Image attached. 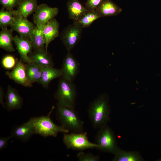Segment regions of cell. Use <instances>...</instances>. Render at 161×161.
<instances>
[{"label":"cell","mask_w":161,"mask_h":161,"mask_svg":"<svg viewBox=\"0 0 161 161\" xmlns=\"http://www.w3.org/2000/svg\"><path fill=\"white\" fill-rule=\"evenodd\" d=\"M89 117L95 129L106 125L109 119L110 109L107 97L104 94L98 95L90 103L88 109Z\"/></svg>","instance_id":"cell-1"},{"label":"cell","mask_w":161,"mask_h":161,"mask_svg":"<svg viewBox=\"0 0 161 161\" xmlns=\"http://www.w3.org/2000/svg\"><path fill=\"white\" fill-rule=\"evenodd\" d=\"M57 114L61 126L71 132H82L84 122L80 120L74 108L58 104Z\"/></svg>","instance_id":"cell-2"},{"label":"cell","mask_w":161,"mask_h":161,"mask_svg":"<svg viewBox=\"0 0 161 161\" xmlns=\"http://www.w3.org/2000/svg\"><path fill=\"white\" fill-rule=\"evenodd\" d=\"M54 107V106L52 107L47 116L33 117L35 134L44 137H55L59 132H69L68 130L61 125L56 124L51 119L50 115Z\"/></svg>","instance_id":"cell-3"},{"label":"cell","mask_w":161,"mask_h":161,"mask_svg":"<svg viewBox=\"0 0 161 161\" xmlns=\"http://www.w3.org/2000/svg\"><path fill=\"white\" fill-rule=\"evenodd\" d=\"M76 96V89L73 82L61 77L55 95L58 104L64 106L75 108Z\"/></svg>","instance_id":"cell-4"},{"label":"cell","mask_w":161,"mask_h":161,"mask_svg":"<svg viewBox=\"0 0 161 161\" xmlns=\"http://www.w3.org/2000/svg\"><path fill=\"white\" fill-rule=\"evenodd\" d=\"M63 140L68 149L83 151L98 148L96 143H92L89 140L87 133L86 132L64 133Z\"/></svg>","instance_id":"cell-5"},{"label":"cell","mask_w":161,"mask_h":161,"mask_svg":"<svg viewBox=\"0 0 161 161\" xmlns=\"http://www.w3.org/2000/svg\"><path fill=\"white\" fill-rule=\"evenodd\" d=\"M99 129L95 138L97 149L114 154L118 147L113 132L106 125Z\"/></svg>","instance_id":"cell-6"},{"label":"cell","mask_w":161,"mask_h":161,"mask_svg":"<svg viewBox=\"0 0 161 161\" xmlns=\"http://www.w3.org/2000/svg\"><path fill=\"white\" fill-rule=\"evenodd\" d=\"M83 28L76 21L65 28L61 32L60 37L68 52H70L80 40Z\"/></svg>","instance_id":"cell-7"},{"label":"cell","mask_w":161,"mask_h":161,"mask_svg":"<svg viewBox=\"0 0 161 161\" xmlns=\"http://www.w3.org/2000/svg\"><path fill=\"white\" fill-rule=\"evenodd\" d=\"M58 12L59 9L56 7H51L45 4L38 5L33 13L34 24L38 27L43 28L47 22L55 18Z\"/></svg>","instance_id":"cell-8"},{"label":"cell","mask_w":161,"mask_h":161,"mask_svg":"<svg viewBox=\"0 0 161 161\" xmlns=\"http://www.w3.org/2000/svg\"><path fill=\"white\" fill-rule=\"evenodd\" d=\"M80 65L78 61L70 52H68L64 58L60 69L61 77L67 80L73 82L79 72Z\"/></svg>","instance_id":"cell-9"},{"label":"cell","mask_w":161,"mask_h":161,"mask_svg":"<svg viewBox=\"0 0 161 161\" xmlns=\"http://www.w3.org/2000/svg\"><path fill=\"white\" fill-rule=\"evenodd\" d=\"M20 58L16 66L10 72L7 71L6 74L16 83L26 87H31L32 83L28 79L26 73V64Z\"/></svg>","instance_id":"cell-10"},{"label":"cell","mask_w":161,"mask_h":161,"mask_svg":"<svg viewBox=\"0 0 161 161\" xmlns=\"http://www.w3.org/2000/svg\"><path fill=\"white\" fill-rule=\"evenodd\" d=\"M35 26L27 18L16 15L15 16L14 21L10 27L11 29L16 32L20 36L29 38Z\"/></svg>","instance_id":"cell-11"},{"label":"cell","mask_w":161,"mask_h":161,"mask_svg":"<svg viewBox=\"0 0 161 161\" xmlns=\"http://www.w3.org/2000/svg\"><path fill=\"white\" fill-rule=\"evenodd\" d=\"M13 41L23 62L32 63L28 54L31 52L33 48L30 39L16 35L13 37Z\"/></svg>","instance_id":"cell-12"},{"label":"cell","mask_w":161,"mask_h":161,"mask_svg":"<svg viewBox=\"0 0 161 161\" xmlns=\"http://www.w3.org/2000/svg\"><path fill=\"white\" fill-rule=\"evenodd\" d=\"M34 134L32 117L26 123L15 127L12 131L11 136L25 142L29 140Z\"/></svg>","instance_id":"cell-13"},{"label":"cell","mask_w":161,"mask_h":161,"mask_svg":"<svg viewBox=\"0 0 161 161\" xmlns=\"http://www.w3.org/2000/svg\"><path fill=\"white\" fill-rule=\"evenodd\" d=\"M59 24L55 18L50 21L44 26L42 29L44 36L46 50L49 43L58 37L59 35Z\"/></svg>","instance_id":"cell-14"},{"label":"cell","mask_w":161,"mask_h":161,"mask_svg":"<svg viewBox=\"0 0 161 161\" xmlns=\"http://www.w3.org/2000/svg\"><path fill=\"white\" fill-rule=\"evenodd\" d=\"M6 107L7 110L11 111L20 109L23 104V100L18 91L9 85L6 95Z\"/></svg>","instance_id":"cell-15"},{"label":"cell","mask_w":161,"mask_h":161,"mask_svg":"<svg viewBox=\"0 0 161 161\" xmlns=\"http://www.w3.org/2000/svg\"><path fill=\"white\" fill-rule=\"evenodd\" d=\"M66 6L69 18L74 21H78L88 10L79 0H68Z\"/></svg>","instance_id":"cell-16"},{"label":"cell","mask_w":161,"mask_h":161,"mask_svg":"<svg viewBox=\"0 0 161 161\" xmlns=\"http://www.w3.org/2000/svg\"><path fill=\"white\" fill-rule=\"evenodd\" d=\"M29 57L32 62L43 68L53 66L52 58L46 49L34 50Z\"/></svg>","instance_id":"cell-17"},{"label":"cell","mask_w":161,"mask_h":161,"mask_svg":"<svg viewBox=\"0 0 161 161\" xmlns=\"http://www.w3.org/2000/svg\"><path fill=\"white\" fill-rule=\"evenodd\" d=\"M96 10L101 17L117 16L122 10L111 0H104Z\"/></svg>","instance_id":"cell-18"},{"label":"cell","mask_w":161,"mask_h":161,"mask_svg":"<svg viewBox=\"0 0 161 161\" xmlns=\"http://www.w3.org/2000/svg\"><path fill=\"white\" fill-rule=\"evenodd\" d=\"M38 6L37 0H21L16 10V15L27 18L34 13Z\"/></svg>","instance_id":"cell-19"},{"label":"cell","mask_w":161,"mask_h":161,"mask_svg":"<svg viewBox=\"0 0 161 161\" xmlns=\"http://www.w3.org/2000/svg\"><path fill=\"white\" fill-rule=\"evenodd\" d=\"M62 77L60 69L48 66L43 68L41 79L38 82L44 87L47 88L50 82L53 80Z\"/></svg>","instance_id":"cell-20"},{"label":"cell","mask_w":161,"mask_h":161,"mask_svg":"<svg viewBox=\"0 0 161 161\" xmlns=\"http://www.w3.org/2000/svg\"><path fill=\"white\" fill-rule=\"evenodd\" d=\"M42 29L35 25L29 37L34 50L46 49L45 42Z\"/></svg>","instance_id":"cell-21"},{"label":"cell","mask_w":161,"mask_h":161,"mask_svg":"<svg viewBox=\"0 0 161 161\" xmlns=\"http://www.w3.org/2000/svg\"><path fill=\"white\" fill-rule=\"evenodd\" d=\"M13 31L12 29L5 28L2 29L0 32V47L9 52L15 50L12 43L13 38Z\"/></svg>","instance_id":"cell-22"},{"label":"cell","mask_w":161,"mask_h":161,"mask_svg":"<svg viewBox=\"0 0 161 161\" xmlns=\"http://www.w3.org/2000/svg\"><path fill=\"white\" fill-rule=\"evenodd\" d=\"M113 161H141L143 159L140 154L136 152H127L118 148L114 154Z\"/></svg>","instance_id":"cell-23"},{"label":"cell","mask_w":161,"mask_h":161,"mask_svg":"<svg viewBox=\"0 0 161 161\" xmlns=\"http://www.w3.org/2000/svg\"><path fill=\"white\" fill-rule=\"evenodd\" d=\"M27 78L32 83L40 81L41 78L43 67L34 63H30L26 64Z\"/></svg>","instance_id":"cell-24"},{"label":"cell","mask_w":161,"mask_h":161,"mask_svg":"<svg viewBox=\"0 0 161 161\" xmlns=\"http://www.w3.org/2000/svg\"><path fill=\"white\" fill-rule=\"evenodd\" d=\"M16 10H5L2 8L0 10V27L3 29L11 26L15 20Z\"/></svg>","instance_id":"cell-25"},{"label":"cell","mask_w":161,"mask_h":161,"mask_svg":"<svg viewBox=\"0 0 161 161\" xmlns=\"http://www.w3.org/2000/svg\"><path fill=\"white\" fill-rule=\"evenodd\" d=\"M101 17L96 10H88L81 18L77 22L82 28L90 26L96 20Z\"/></svg>","instance_id":"cell-26"},{"label":"cell","mask_w":161,"mask_h":161,"mask_svg":"<svg viewBox=\"0 0 161 161\" xmlns=\"http://www.w3.org/2000/svg\"><path fill=\"white\" fill-rule=\"evenodd\" d=\"M18 61L17 59L14 56L7 55L2 58L1 64L2 66L5 69H13L16 66Z\"/></svg>","instance_id":"cell-27"},{"label":"cell","mask_w":161,"mask_h":161,"mask_svg":"<svg viewBox=\"0 0 161 161\" xmlns=\"http://www.w3.org/2000/svg\"><path fill=\"white\" fill-rule=\"evenodd\" d=\"M77 156L80 161H98L100 160V157L98 156L83 152L78 153Z\"/></svg>","instance_id":"cell-28"},{"label":"cell","mask_w":161,"mask_h":161,"mask_svg":"<svg viewBox=\"0 0 161 161\" xmlns=\"http://www.w3.org/2000/svg\"><path fill=\"white\" fill-rule=\"evenodd\" d=\"M21 0H0L2 8L6 10H11L18 6Z\"/></svg>","instance_id":"cell-29"},{"label":"cell","mask_w":161,"mask_h":161,"mask_svg":"<svg viewBox=\"0 0 161 161\" xmlns=\"http://www.w3.org/2000/svg\"><path fill=\"white\" fill-rule=\"evenodd\" d=\"M104 0H87L85 6L88 10H96Z\"/></svg>","instance_id":"cell-30"},{"label":"cell","mask_w":161,"mask_h":161,"mask_svg":"<svg viewBox=\"0 0 161 161\" xmlns=\"http://www.w3.org/2000/svg\"><path fill=\"white\" fill-rule=\"evenodd\" d=\"M12 136L6 137H1L0 138V150L1 151L5 148L7 145L8 141L11 138Z\"/></svg>","instance_id":"cell-31"},{"label":"cell","mask_w":161,"mask_h":161,"mask_svg":"<svg viewBox=\"0 0 161 161\" xmlns=\"http://www.w3.org/2000/svg\"><path fill=\"white\" fill-rule=\"evenodd\" d=\"M4 95V90L2 87L0 86V103L4 108L5 107V105L3 101Z\"/></svg>","instance_id":"cell-32"}]
</instances>
